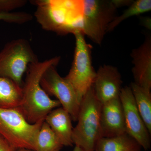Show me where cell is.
I'll return each mask as SVG.
<instances>
[{
	"label": "cell",
	"instance_id": "cell-4",
	"mask_svg": "<svg viewBox=\"0 0 151 151\" xmlns=\"http://www.w3.org/2000/svg\"><path fill=\"white\" fill-rule=\"evenodd\" d=\"M45 121L31 124L19 108H0V135L17 149L35 150L38 134Z\"/></svg>",
	"mask_w": 151,
	"mask_h": 151
},
{
	"label": "cell",
	"instance_id": "cell-14",
	"mask_svg": "<svg viewBox=\"0 0 151 151\" xmlns=\"http://www.w3.org/2000/svg\"><path fill=\"white\" fill-rule=\"evenodd\" d=\"M22 96V86L9 78L0 76V108H19Z\"/></svg>",
	"mask_w": 151,
	"mask_h": 151
},
{
	"label": "cell",
	"instance_id": "cell-12",
	"mask_svg": "<svg viewBox=\"0 0 151 151\" xmlns=\"http://www.w3.org/2000/svg\"><path fill=\"white\" fill-rule=\"evenodd\" d=\"M132 69L134 83L145 89H151V37L148 35L145 41L131 53Z\"/></svg>",
	"mask_w": 151,
	"mask_h": 151
},
{
	"label": "cell",
	"instance_id": "cell-2",
	"mask_svg": "<svg viewBox=\"0 0 151 151\" xmlns=\"http://www.w3.org/2000/svg\"><path fill=\"white\" fill-rule=\"evenodd\" d=\"M32 3L37 7L35 16L44 29L62 35L83 34V0H40Z\"/></svg>",
	"mask_w": 151,
	"mask_h": 151
},
{
	"label": "cell",
	"instance_id": "cell-11",
	"mask_svg": "<svg viewBox=\"0 0 151 151\" xmlns=\"http://www.w3.org/2000/svg\"><path fill=\"white\" fill-rule=\"evenodd\" d=\"M102 138H112L127 134L120 97L102 104L100 113Z\"/></svg>",
	"mask_w": 151,
	"mask_h": 151
},
{
	"label": "cell",
	"instance_id": "cell-6",
	"mask_svg": "<svg viewBox=\"0 0 151 151\" xmlns=\"http://www.w3.org/2000/svg\"><path fill=\"white\" fill-rule=\"evenodd\" d=\"M39 61L29 42L17 39L8 42L0 51V76L22 86V78L29 65Z\"/></svg>",
	"mask_w": 151,
	"mask_h": 151
},
{
	"label": "cell",
	"instance_id": "cell-22",
	"mask_svg": "<svg viewBox=\"0 0 151 151\" xmlns=\"http://www.w3.org/2000/svg\"><path fill=\"white\" fill-rule=\"evenodd\" d=\"M112 1L117 9L125 6H130L133 1L130 0H112Z\"/></svg>",
	"mask_w": 151,
	"mask_h": 151
},
{
	"label": "cell",
	"instance_id": "cell-1",
	"mask_svg": "<svg viewBox=\"0 0 151 151\" xmlns=\"http://www.w3.org/2000/svg\"><path fill=\"white\" fill-rule=\"evenodd\" d=\"M60 59V56L55 57L32 63L28 67L25 80L22 86V103L18 108L31 124L44 120L50 112L61 106L58 100L50 97L40 83L45 70L52 65H57Z\"/></svg>",
	"mask_w": 151,
	"mask_h": 151
},
{
	"label": "cell",
	"instance_id": "cell-7",
	"mask_svg": "<svg viewBox=\"0 0 151 151\" xmlns=\"http://www.w3.org/2000/svg\"><path fill=\"white\" fill-rule=\"evenodd\" d=\"M117 9L112 0H83V34L100 45Z\"/></svg>",
	"mask_w": 151,
	"mask_h": 151
},
{
	"label": "cell",
	"instance_id": "cell-15",
	"mask_svg": "<svg viewBox=\"0 0 151 151\" xmlns=\"http://www.w3.org/2000/svg\"><path fill=\"white\" fill-rule=\"evenodd\" d=\"M142 147L127 134L112 138H101L94 151H141Z\"/></svg>",
	"mask_w": 151,
	"mask_h": 151
},
{
	"label": "cell",
	"instance_id": "cell-23",
	"mask_svg": "<svg viewBox=\"0 0 151 151\" xmlns=\"http://www.w3.org/2000/svg\"><path fill=\"white\" fill-rule=\"evenodd\" d=\"M142 25L143 26L147 28L148 29H151V18L150 17H143L142 19Z\"/></svg>",
	"mask_w": 151,
	"mask_h": 151
},
{
	"label": "cell",
	"instance_id": "cell-25",
	"mask_svg": "<svg viewBox=\"0 0 151 151\" xmlns=\"http://www.w3.org/2000/svg\"><path fill=\"white\" fill-rule=\"evenodd\" d=\"M17 151H34L32 150H28L26 149H19L17 150Z\"/></svg>",
	"mask_w": 151,
	"mask_h": 151
},
{
	"label": "cell",
	"instance_id": "cell-20",
	"mask_svg": "<svg viewBox=\"0 0 151 151\" xmlns=\"http://www.w3.org/2000/svg\"><path fill=\"white\" fill-rule=\"evenodd\" d=\"M27 2L26 0H0V13L10 12L24 6Z\"/></svg>",
	"mask_w": 151,
	"mask_h": 151
},
{
	"label": "cell",
	"instance_id": "cell-10",
	"mask_svg": "<svg viewBox=\"0 0 151 151\" xmlns=\"http://www.w3.org/2000/svg\"><path fill=\"white\" fill-rule=\"evenodd\" d=\"M123 81L118 68L111 65L100 66L93 85L95 96L101 104L119 97Z\"/></svg>",
	"mask_w": 151,
	"mask_h": 151
},
{
	"label": "cell",
	"instance_id": "cell-5",
	"mask_svg": "<svg viewBox=\"0 0 151 151\" xmlns=\"http://www.w3.org/2000/svg\"><path fill=\"white\" fill-rule=\"evenodd\" d=\"M75 47L71 68L64 77L76 93L79 103L93 86L96 72L92 64V46L86 42L84 35L75 33Z\"/></svg>",
	"mask_w": 151,
	"mask_h": 151
},
{
	"label": "cell",
	"instance_id": "cell-16",
	"mask_svg": "<svg viewBox=\"0 0 151 151\" xmlns=\"http://www.w3.org/2000/svg\"><path fill=\"white\" fill-rule=\"evenodd\" d=\"M131 90L141 117L150 134L151 133V90L138 86L134 82L131 84Z\"/></svg>",
	"mask_w": 151,
	"mask_h": 151
},
{
	"label": "cell",
	"instance_id": "cell-3",
	"mask_svg": "<svg viewBox=\"0 0 151 151\" xmlns=\"http://www.w3.org/2000/svg\"><path fill=\"white\" fill-rule=\"evenodd\" d=\"M102 104L94 94L93 86L84 95L79 107L77 125L73 128V145L84 151H94L101 138L100 113Z\"/></svg>",
	"mask_w": 151,
	"mask_h": 151
},
{
	"label": "cell",
	"instance_id": "cell-18",
	"mask_svg": "<svg viewBox=\"0 0 151 151\" xmlns=\"http://www.w3.org/2000/svg\"><path fill=\"white\" fill-rule=\"evenodd\" d=\"M151 10V0H137L133 1L129 8L119 17H116L108 26L107 32L112 31L121 22L125 20L134 16L139 15L148 12Z\"/></svg>",
	"mask_w": 151,
	"mask_h": 151
},
{
	"label": "cell",
	"instance_id": "cell-24",
	"mask_svg": "<svg viewBox=\"0 0 151 151\" xmlns=\"http://www.w3.org/2000/svg\"><path fill=\"white\" fill-rule=\"evenodd\" d=\"M73 151H84L82 150V149H81V148L79 147H77V146H75V147H74V149H73Z\"/></svg>",
	"mask_w": 151,
	"mask_h": 151
},
{
	"label": "cell",
	"instance_id": "cell-13",
	"mask_svg": "<svg viewBox=\"0 0 151 151\" xmlns=\"http://www.w3.org/2000/svg\"><path fill=\"white\" fill-rule=\"evenodd\" d=\"M45 121L51 128L63 146L73 145V128L70 114L62 107L53 109L47 115Z\"/></svg>",
	"mask_w": 151,
	"mask_h": 151
},
{
	"label": "cell",
	"instance_id": "cell-21",
	"mask_svg": "<svg viewBox=\"0 0 151 151\" xmlns=\"http://www.w3.org/2000/svg\"><path fill=\"white\" fill-rule=\"evenodd\" d=\"M17 150L0 135V151H17Z\"/></svg>",
	"mask_w": 151,
	"mask_h": 151
},
{
	"label": "cell",
	"instance_id": "cell-8",
	"mask_svg": "<svg viewBox=\"0 0 151 151\" xmlns=\"http://www.w3.org/2000/svg\"><path fill=\"white\" fill-rule=\"evenodd\" d=\"M56 66L52 65L45 70L41 78V86L48 95L56 97L62 108L70 114L72 121L76 122L80 103L73 87L60 75Z\"/></svg>",
	"mask_w": 151,
	"mask_h": 151
},
{
	"label": "cell",
	"instance_id": "cell-19",
	"mask_svg": "<svg viewBox=\"0 0 151 151\" xmlns=\"http://www.w3.org/2000/svg\"><path fill=\"white\" fill-rule=\"evenodd\" d=\"M33 16L25 12H10L0 13V20L10 23L22 24L30 21Z\"/></svg>",
	"mask_w": 151,
	"mask_h": 151
},
{
	"label": "cell",
	"instance_id": "cell-17",
	"mask_svg": "<svg viewBox=\"0 0 151 151\" xmlns=\"http://www.w3.org/2000/svg\"><path fill=\"white\" fill-rule=\"evenodd\" d=\"M63 147L49 126L44 121L38 134L35 151H60Z\"/></svg>",
	"mask_w": 151,
	"mask_h": 151
},
{
	"label": "cell",
	"instance_id": "cell-9",
	"mask_svg": "<svg viewBox=\"0 0 151 151\" xmlns=\"http://www.w3.org/2000/svg\"><path fill=\"white\" fill-rule=\"evenodd\" d=\"M119 97L124 111L127 134L144 150H148L151 146L150 134L138 111L130 86L122 88Z\"/></svg>",
	"mask_w": 151,
	"mask_h": 151
}]
</instances>
